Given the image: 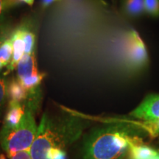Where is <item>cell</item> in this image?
<instances>
[{"instance_id": "obj_6", "label": "cell", "mask_w": 159, "mask_h": 159, "mask_svg": "<svg viewBox=\"0 0 159 159\" xmlns=\"http://www.w3.org/2000/svg\"><path fill=\"white\" fill-rule=\"evenodd\" d=\"M17 79L19 81L33 75L39 74L37 68V62L35 52L25 54L20 60L16 66Z\"/></svg>"}, {"instance_id": "obj_13", "label": "cell", "mask_w": 159, "mask_h": 159, "mask_svg": "<svg viewBox=\"0 0 159 159\" xmlns=\"http://www.w3.org/2000/svg\"><path fill=\"white\" fill-rule=\"evenodd\" d=\"M13 48L11 39H6L0 46V64L2 66H8L13 57Z\"/></svg>"}, {"instance_id": "obj_12", "label": "cell", "mask_w": 159, "mask_h": 159, "mask_svg": "<svg viewBox=\"0 0 159 159\" xmlns=\"http://www.w3.org/2000/svg\"><path fill=\"white\" fill-rule=\"evenodd\" d=\"M123 7L125 13L130 16H139L145 13L144 0H124Z\"/></svg>"}, {"instance_id": "obj_1", "label": "cell", "mask_w": 159, "mask_h": 159, "mask_svg": "<svg viewBox=\"0 0 159 159\" xmlns=\"http://www.w3.org/2000/svg\"><path fill=\"white\" fill-rule=\"evenodd\" d=\"M143 143L140 131L126 123L108 125L85 135L80 149V159H123L131 144Z\"/></svg>"}, {"instance_id": "obj_24", "label": "cell", "mask_w": 159, "mask_h": 159, "mask_svg": "<svg viewBox=\"0 0 159 159\" xmlns=\"http://www.w3.org/2000/svg\"><path fill=\"white\" fill-rule=\"evenodd\" d=\"M0 159H6V157L4 154H0Z\"/></svg>"}, {"instance_id": "obj_21", "label": "cell", "mask_w": 159, "mask_h": 159, "mask_svg": "<svg viewBox=\"0 0 159 159\" xmlns=\"http://www.w3.org/2000/svg\"><path fill=\"white\" fill-rule=\"evenodd\" d=\"M6 3L4 0H0V22L2 21V20L3 19L4 17V11H5V7Z\"/></svg>"}, {"instance_id": "obj_23", "label": "cell", "mask_w": 159, "mask_h": 159, "mask_svg": "<svg viewBox=\"0 0 159 159\" xmlns=\"http://www.w3.org/2000/svg\"><path fill=\"white\" fill-rule=\"evenodd\" d=\"M4 39H5L4 33L1 30H0V46H1V44L4 42V41H4ZM2 68V65L0 64V69H1Z\"/></svg>"}, {"instance_id": "obj_8", "label": "cell", "mask_w": 159, "mask_h": 159, "mask_svg": "<svg viewBox=\"0 0 159 159\" xmlns=\"http://www.w3.org/2000/svg\"><path fill=\"white\" fill-rule=\"evenodd\" d=\"M23 29H18L16 30L11 38L13 43V57L11 62L8 66L9 70H13L16 68L20 60L25 55V42L23 40Z\"/></svg>"}, {"instance_id": "obj_2", "label": "cell", "mask_w": 159, "mask_h": 159, "mask_svg": "<svg viewBox=\"0 0 159 159\" xmlns=\"http://www.w3.org/2000/svg\"><path fill=\"white\" fill-rule=\"evenodd\" d=\"M85 127L86 122L69 113H44L30 148L32 159H49V151L53 148L65 150L80 137Z\"/></svg>"}, {"instance_id": "obj_25", "label": "cell", "mask_w": 159, "mask_h": 159, "mask_svg": "<svg viewBox=\"0 0 159 159\" xmlns=\"http://www.w3.org/2000/svg\"><path fill=\"white\" fill-rule=\"evenodd\" d=\"M152 159H159V152H158V154H157V155H156V156H155V157H153V158H152Z\"/></svg>"}, {"instance_id": "obj_16", "label": "cell", "mask_w": 159, "mask_h": 159, "mask_svg": "<svg viewBox=\"0 0 159 159\" xmlns=\"http://www.w3.org/2000/svg\"><path fill=\"white\" fill-rule=\"evenodd\" d=\"M144 11L152 16H159V0H144Z\"/></svg>"}, {"instance_id": "obj_11", "label": "cell", "mask_w": 159, "mask_h": 159, "mask_svg": "<svg viewBox=\"0 0 159 159\" xmlns=\"http://www.w3.org/2000/svg\"><path fill=\"white\" fill-rule=\"evenodd\" d=\"M41 101V91L39 85L36 88L32 89L28 91L27 97L23 102V104L25 106V110L31 111L33 114H35L39 110Z\"/></svg>"}, {"instance_id": "obj_18", "label": "cell", "mask_w": 159, "mask_h": 159, "mask_svg": "<svg viewBox=\"0 0 159 159\" xmlns=\"http://www.w3.org/2000/svg\"><path fill=\"white\" fill-rule=\"evenodd\" d=\"M49 159H67L66 152L61 148H52L49 151Z\"/></svg>"}, {"instance_id": "obj_4", "label": "cell", "mask_w": 159, "mask_h": 159, "mask_svg": "<svg viewBox=\"0 0 159 159\" xmlns=\"http://www.w3.org/2000/svg\"><path fill=\"white\" fill-rule=\"evenodd\" d=\"M127 55L131 64L142 67L148 64V54L146 46L137 31L131 30L127 41Z\"/></svg>"}, {"instance_id": "obj_3", "label": "cell", "mask_w": 159, "mask_h": 159, "mask_svg": "<svg viewBox=\"0 0 159 159\" xmlns=\"http://www.w3.org/2000/svg\"><path fill=\"white\" fill-rule=\"evenodd\" d=\"M37 132L34 114L25 110V114L18 126L7 128L3 125L0 130V145L7 157L20 151L30 150Z\"/></svg>"}, {"instance_id": "obj_9", "label": "cell", "mask_w": 159, "mask_h": 159, "mask_svg": "<svg viewBox=\"0 0 159 159\" xmlns=\"http://www.w3.org/2000/svg\"><path fill=\"white\" fill-rule=\"evenodd\" d=\"M27 94L28 91L17 78L12 79L7 85V95L9 101L23 103L27 99Z\"/></svg>"}, {"instance_id": "obj_22", "label": "cell", "mask_w": 159, "mask_h": 159, "mask_svg": "<svg viewBox=\"0 0 159 159\" xmlns=\"http://www.w3.org/2000/svg\"><path fill=\"white\" fill-rule=\"evenodd\" d=\"M59 1V0H41V2H42V5L43 7H47V6L50 5L51 4L55 2Z\"/></svg>"}, {"instance_id": "obj_17", "label": "cell", "mask_w": 159, "mask_h": 159, "mask_svg": "<svg viewBox=\"0 0 159 159\" xmlns=\"http://www.w3.org/2000/svg\"><path fill=\"white\" fill-rule=\"evenodd\" d=\"M7 83L5 78L0 77V112L5 104L7 95Z\"/></svg>"}, {"instance_id": "obj_15", "label": "cell", "mask_w": 159, "mask_h": 159, "mask_svg": "<svg viewBox=\"0 0 159 159\" xmlns=\"http://www.w3.org/2000/svg\"><path fill=\"white\" fill-rule=\"evenodd\" d=\"M23 40L25 42V54H30L33 52L35 47V37L33 32L27 29H23Z\"/></svg>"}, {"instance_id": "obj_20", "label": "cell", "mask_w": 159, "mask_h": 159, "mask_svg": "<svg viewBox=\"0 0 159 159\" xmlns=\"http://www.w3.org/2000/svg\"><path fill=\"white\" fill-rule=\"evenodd\" d=\"M19 2H25L29 5H33L34 3V0H5L6 5H14Z\"/></svg>"}, {"instance_id": "obj_5", "label": "cell", "mask_w": 159, "mask_h": 159, "mask_svg": "<svg viewBox=\"0 0 159 159\" xmlns=\"http://www.w3.org/2000/svg\"><path fill=\"white\" fill-rule=\"evenodd\" d=\"M130 115L145 122H155L159 119V94L148 95L142 103Z\"/></svg>"}, {"instance_id": "obj_14", "label": "cell", "mask_w": 159, "mask_h": 159, "mask_svg": "<svg viewBox=\"0 0 159 159\" xmlns=\"http://www.w3.org/2000/svg\"><path fill=\"white\" fill-rule=\"evenodd\" d=\"M45 76V74H39L33 75V76L26 77V78L21 80L20 82L23 85V86L27 89V91L30 90L32 89L36 88V87L39 86L40 83H41L43 77Z\"/></svg>"}, {"instance_id": "obj_7", "label": "cell", "mask_w": 159, "mask_h": 159, "mask_svg": "<svg viewBox=\"0 0 159 159\" xmlns=\"http://www.w3.org/2000/svg\"><path fill=\"white\" fill-rule=\"evenodd\" d=\"M25 114V106L23 103L9 101L3 125L7 128H15L21 122Z\"/></svg>"}, {"instance_id": "obj_10", "label": "cell", "mask_w": 159, "mask_h": 159, "mask_svg": "<svg viewBox=\"0 0 159 159\" xmlns=\"http://www.w3.org/2000/svg\"><path fill=\"white\" fill-rule=\"evenodd\" d=\"M158 152V151L143 143L131 144L129 150L130 159H152Z\"/></svg>"}, {"instance_id": "obj_19", "label": "cell", "mask_w": 159, "mask_h": 159, "mask_svg": "<svg viewBox=\"0 0 159 159\" xmlns=\"http://www.w3.org/2000/svg\"><path fill=\"white\" fill-rule=\"evenodd\" d=\"M8 158L10 159H32L30 150H26L16 152L10 156Z\"/></svg>"}]
</instances>
